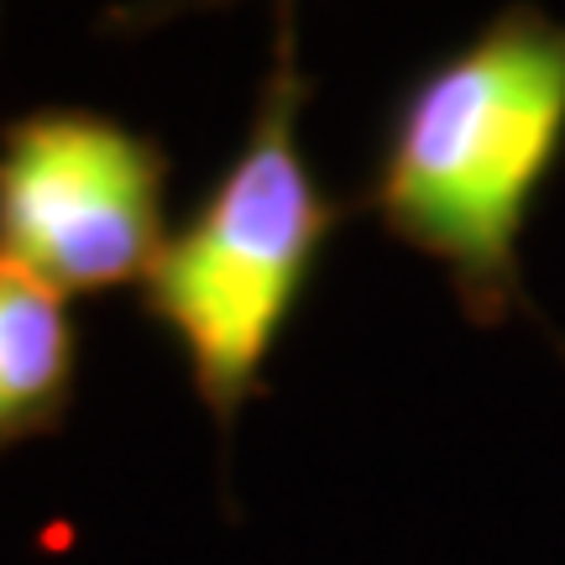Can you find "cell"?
Masks as SVG:
<instances>
[{
    "mask_svg": "<svg viewBox=\"0 0 565 565\" xmlns=\"http://www.w3.org/2000/svg\"><path fill=\"white\" fill-rule=\"evenodd\" d=\"M565 152V17L508 6L404 84L366 210L445 267L477 324L524 303V225Z\"/></svg>",
    "mask_w": 565,
    "mask_h": 565,
    "instance_id": "obj_1",
    "label": "cell"
},
{
    "mask_svg": "<svg viewBox=\"0 0 565 565\" xmlns=\"http://www.w3.org/2000/svg\"><path fill=\"white\" fill-rule=\"evenodd\" d=\"M303 74L294 17H278V47L242 152L221 168L200 210L168 236L141 282V309L173 335L194 393L221 424H236L263 387V366L288 330L345 204L315 179L299 141Z\"/></svg>",
    "mask_w": 565,
    "mask_h": 565,
    "instance_id": "obj_2",
    "label": "cell"
},
{
    "mask_svg": "<svg viewBox=\"0 0 565 565\" xmlns=\"http://www.w3.org/2000/svg\"><path fill=\"white\" fill-rule=\"evenodd\" d=\"M173 158L121 116L89 105H42L0 131V263L95 299L141 288L168 246Z\"/></svg>",
    "mask_w": 565,
    "mask_h": 565,
    "instance_id": "obj_3",
    "label": "cell"
},
{
    "mask_svg": "<svg viewBox=\"0 0 565 565\" xmlns=\"http://www.w3.org/2000/svg\"><path fill=\"white\" fill-rule=\"evenodd\" d=\"M79 330L68 299L0 263V450L47 435L68 414Z\"/></svg>",
    "mask_w": 565,
    "mask_h": 565,
    "instance_id": "obj_4",
    "label": "cell"
},
{
    "mask_svg": "<svg viewBox=\"0 0 565 565\" xmlns=\"http://www.w3.org/2000/svg\"><path fill=\"white\" fill-rule=\"evenodd\" d=\"M215 6H231V0H131L121 11H110L105 26L116 32H147V26H162V21H179L189 11H215ZM299 0H278V17H294Z\"/></svg>",
    "mask_w": 565,
    "mask_h": 565,
    "instance_id": "obj_5",
    "label": "cell"
}]
</instances>
